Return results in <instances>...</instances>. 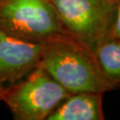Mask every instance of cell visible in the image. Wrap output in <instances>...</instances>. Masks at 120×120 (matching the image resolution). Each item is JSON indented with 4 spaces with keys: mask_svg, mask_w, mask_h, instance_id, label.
<instances>
[{
    "mask_svg": "<svg viewBox=\"0 0 120 120\" xmlns=\"http://www.w3.org/2000/svg\"><path fill=\"white\" fill-rule=\"evenodd\" d=\"M110 37L114 38L120 39V0L116 5V16H115V21H114Z\"/></svg>",
    "mask_w": 120,
    "mask_h": 120,
    "instance_id": "8",
    "label": "cell"
},
{
    "mask_svg": "<svg viewBox=\"0 0 120 120\" xmlns=\"http://www.w3.org/2000/svg\"><path fill=\"white\" fill-rule=\"evenodd\" d=\"M41 43L21 40L0 30V85L19 81L38 66Z\"/></svg>",
    "mask_w": 120,
    "mask_h": 120,
    "instance_id": "5",
    "label": "cell"
},
{
    "mask_svg": "<svg viewBox=\"0 0 120 120\" xmlns=\"http://www.w3.org/2000/svg\"><path fill=\"white\" fill-rule=\"evenodd\" d=\"M0 30L32 43L63 33L49 0H0Z\"/></svg>",
    "mask_w": 120,
    "mask_h": 120,
    "instance_id": "4",
    "label": "cell"
},
{
    "mask_svg": "<svg viewBox=\"0 0 120 120\" xmlns=\"http://www.w3.org/2000/svg\"><path fill=\"white\" fill-rule=\"evenodd\" d=\"M4 90V86H1L0 85V102H2V101H3Z\"/></svg>",
    "mask_w": 120,
    "mask_h": 120,
    "instance_id": "9",
    "label": "cell"
},
{
    "mask_svg": "<svg viewBox=\"0 0 120 120\" xmlns=\"http://www.w3.org/2000/svg\"><path fill=\"white\" fill-rule=\"evenodd\" d=\"M106 1L110 4H112V5H115V6H116L118 2H119V0H106Z\"/></svg>",
    "mask_w": 120,
    "mask_h": 120,
    "instance_id": "10",
    "label": "cell"
},
{
    "mask_svg": "<svg viewBox=\"0 0 120 120\" xmlns=\"http://www.w3.org/2000/svg\"><path fill=\"white\" fill-rule=\"evenodd\" d=\"M94 54L108 79L115 88L120 86V39L109 37L97 46Z\"/></svg>",
    "mask_w": 120,
    "mask_h": 120,
    "instance_id": "7",
    "label": "cell"
},
{
    "mask_svg": "<svg viewBox=\"0 0 120 120\" xmlns=\"http://www.w3.org/2000/svg\"><path fill=\"white\" fill-rule=\"evenodd\" d=\"M70 94L38 66L19 81L4 86L3 101L16 120H45Z\"/></svg>",
    "mask_w": 120,
    "mask_h": 120,
    "instance_id": "2",
    "label": "cell"
},
{
    "mask_svg": "<svg viewBox=\"0 0 120 120\" xmlns=\"http://www.w3.org/2000/svg\"><path fill=\"white\" fill-rule=\"evenodd\" d=\"M38 66L69 94L102 93L115 89L103 73L94 52L64 33L41 43Z\"/></svg>",
    "mask_w": 120,
    "mask_h": 120,
    "instance_id": "1",
    "label": "cell"
},
{
    "mask_svg": "<svg viewBox=\"0 0 120 120\" xmlns=\"http://www.w3.org/2000/svg\"><path fill=\"white\" fill-rule=\"evenodd\" d=\"M102 93L81 92L69 94L46 120H102Z\"/></svg>",
    "mask_w": 120,
    "mask_h": 120,
    "instance_id": "6",
    "label": "cell"
},
{
    "mask_svg": "<svg viewBox=\"0 0 120 120\" xmlns=\"http://www.w3.org/2000/svg\"><path fill=\"white\" fill-rule=\"evenodd\" d=\"M64 34L94 52L111 35L116 6L106 0H49Z\"/></svg>",
    "mask_w": 120,
    "mask_h": 120,
    "instance_id": "3",
    "label": "cell"
}]
</instances>
